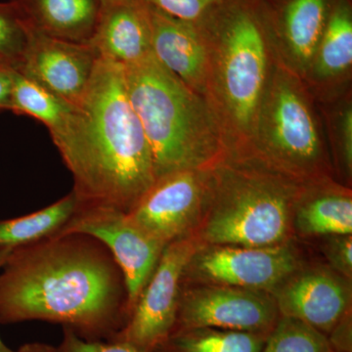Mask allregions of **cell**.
Instances as JSON below:
<instances>
[{
	"label": "cell",
	"mask_w": 352,
	"mask_h": 352,
	"mask_svg": "<svg viewBox=\"0 0 352 352\" xmlns=\"http://www.w3.org/2000/svg\"><path fill=\"white\" fill-rule=\"evenodd\" d=\"M267 336L214 328L189 329L173 333L157 349H164L166 352H261Z\"/></svg>",
	"instance_id": "obj_21"
},
{
	"label": "cell",
	"mask_w": 352,
	"mask_h": 352,
	"mask_svg": "<svg viewBox=\"0 0 352 352\" xmlns=\"http://www.w3.org/2000/svg\"><path fill=\"white\" fill-rule=\"evenodd\" d=\"M325 254L336 272L351 280L352 276V236H331L325 245Z\"/></svg>",
	"instance_id": "obj_27"
},
{
	"label": "cell",
	"mask_w": 352,
	"mask_h": 352,
	"mask_svg": "<svg viewBox=\"0 0 352 352\" xmlns=\"http://www.w3.org/2000/svg\"><path fill=\"white\" fill-rule=\"evenodd\" d=\"M294 226L307 236L351 235V197L326 193L305 201L295 208Z\"/></svg>",
	"instance_id": "obj_19"
},
{
	"label": "cell",
	"mask_w": 352,
	"mask_h": 352,
	"mask_svg": "<svg viewBox=\"0 0 352 352\" xmlns=\"http://www.w3.org/2000/svg\"><path fill=\"white\" fill-rule=\"evenodd\" d=\"M148 6L153 55L194 91L204 89L208 76V53L195 25Z\"/></svg>",
	"instance_id": "obj_15"
},
{
	"label": "cell",
	"mask_w": 352,
	"mask_h": 352,
	"mask_svg": "<svg viewBox=\"0 0 352 352\" xmlns=\"http://www.w3.org/2000/svg\"><path fill=\"white\" fill-rule=\"evenodd\" d=\"M14 72L13 69L0 66V111H10Z\"/></svg>",
	"instance_id": "obj_30"
},
{
	"label": "cell",
	"mask_w": 352,
	"mask_h": 352,
	"mask_svg": "<svg viewBox=\"0 0 352 352\" xmlns=\"http://www.w3.org/2000/svg\"><path fill=\"white\" fill-rule=\"evenodd\" d=\"M0 352H15L13 349H9L8 346L4 344L3 340L0 338Z\"/></svg>",
	"instance_id": "obj_34"
},
{
	"label": "cell",
	"mask_w": 352,
	"mask_h": 352,
	"mask_svg": "<svg viewBox=\"0 0 352 352\" xmlns=\"http://www.w3.org/2000/svg\"><path fill=\"white\" fill-rule=\"evenodd\" d=\"M198 249L192 236L164 247L126 325L111 340L126 342L142 352H154L163 346L175 331L180 285Z\"/></svg>",
	"instance_id": "obj_7"
},
{
	"label": "cell",
	"mask_w": 352,
	"mask_h": 352,
	"mask_svg": "<svg viewBox=\"0 0 352 352\" xmlns=\"http://www.w3.org/2000/svg\"><path fill=\"white\" fill-rule=\"evenodd\" d=\"M89 44L101 58L127 66L152 52L149 6L145 1L102 7Z\"/></svg>",
	"instance_id": "obj_16"
},
{
	"label": "cell",
	"mask_w": 352,
	"mask_h": 352,
	"mask_svg": "<svg viewBox=\"0 0 352 352\" xmlns=\"http://www.w3.org/2000/svg\"><path fill=\"white\" fill-rule=\"evenodd\" d=\"M261 352H332L324 333L296 319L282 317L266 338Z\"/></svg>",
	"instance_id": "obj_23"
},
{
	"label": "cell",
	"mask_w": 352,
	"mask_h": 352,
	"mask_svg": "<svg viewBox=\"0 0 352 352\" xmlns=\"http://www.w3.org/2000/svg\"><path fill=\"white\" fill-rule=\"evenodd\" d=\"M11 252L10 250H1L0 251V268H2V266L6 263L7 259L10 256Z\"/></svg>",
	"instance_id": "obj_33"
},
{
	"label": "cell",
	"mask_w": 352,
	"mask_h": 352,
	"mask_svg": "<svg viewBox=\"0 0 352 352\" xmlns=\"http://www.w3.org/2000/svg\"><path fill=\"white\" fill-rule=\"evenodd\" d=\"M57 352H142L131 344L117 340H88L76 335L72 329L64 328L63 340Z\"/></svg>",
	"instance_id": "obj_25"
},
{
	"label": "cell",
	"mask_w": 352,
	"mask_h": 352,
	"mask_svg": "<svg viewBox=\"0 0 352 352\" xmlns=\"http://www.w3.org/2000/svg\"><path fill=\"white\" fill-rule=\"evenodd\" d=\"M82 151L68 170L78 205L129 214L156 182L151 148L127 95L122 65L99 58L82 100Z\"/></svg>",
	"instance_id": "obj_2"
},
{
	"label": "cell",
	"mask_w": 352,
	"mask_h": 352,
	"mask_svg": "<svg viewBox=\"0 0 352 352\" xmlns=\"http://www.w3.org/2000/svg\"><path fill=\"white\" fill-rule=\"evenodd\" d=\"M221 36L219 80L227 110L241 129L258 115L266 78V50L254 16L235 10L226 18Z\"/></svg>",
	"instance_id": "obj_5"
},
{
	"label": "cell",
	"mask_w": 352,
	"mask_h": 352,
	"mask_svg": "<svg viewBox=\"0 0 352 352\" xmlns=\"http://www.w3.org/2000/svg\"><path fill=\"white\" fill-rule=\"evenodd\" d=\"M69 233L95 238L111 252L124 275L129 318L166 245L139 228L126 212L108 206L78 205L56 234Z\"/></svg>",
	"instance_id": "obj_6"
},
{
	"label": "cell",
	"mask_w": 352,
	"mask_h": 352,
	"mask_svg": "<svg viewBox=\"0 0 352 352\" xmlns=\"http://www.w3.org/2000/svg\"><path fill=\"white\" fill-rule=\"evenodd\" d=\"M163 12L173 16L176 19L194 23L207 12L210 7L217 0H144Z\"/></svg>",
	"instance_id": "obj_26"
},
{
	"label": "cell",
	"mask_w": 352,
	"mask_h": 352,
	"mask_svg": "<svg viewBox=\"0 0 352 352\" xmlns=\"http://www.w3.org/2000/svg\"><path fill=\"white\" fill-rule=\"evenodd\" d=\"M127 319L124 275L90 236H50L13 250L2 266L0 323L51 322L82 339L111 340Z\"/></svg>",
	"instance_id": "obj_1"
},
{
	"label": "cell",
	"mask_w": 352,
	"mask_h": 352,
	"mask_svg": "<svg viewBox=\"0 0 352 352\" xmlns=\"http://www.w3.org/2000/svg\"><path fill=\"white\" fill-rule=\"evenodd\" d=\"M144 0H100L102 7L119 6V4L136 3Z\"/></svg>",
	"instance_id": "obj_32"
},
{
	"label": "cell",
	"mask_w": 352,
	"mask_h": 352,
	"mask_svg": "<svg viewBox=\"0 0 352 352\" xmlns=\"http://www.w3.org/2000/svg\"><path fill=\"white\" fill-rule=\"evenodd\" d=\"M261 139L264 151L284 170L309 173L321 157V144L307 102L289 80L271 88L261 110Z\"/></svg>",
	"instance_id": "obj_9"
},
{
	"label": "cell",
	"mask_w": 352,
	"mask_h": 352,
	"mask_svg": "<svg viewBox=\"0 0 352 352\" xmlns=\"http://www.w3.org/2000/svg\"><path fill=\"white\" fill-rule=\"evenodd\" d=\"M332 352L352 351L351 310L342 316L327 336Z\"/></svg>",
	"instance_id": "obj_28"
},
{
	"label": "cell",
	"mask_w": 352,
	"mask_h": 352,
	"mask_svg": "<svg viewBox=\"0 0 352 352\" xmlns=\"http://www.w3.org/2000/svg\"><path fill=\"white\" fill-rule=\"evenodd\" d=\"M298 252L291 245L266 247L212 245L197 250L185 274L212 285L272 293L300 270Z\"/></svg>",
	"instance_id": "obj_10"
},
{
	"label": "cell",
	"mask_w": 352,
	"mask_h": 352,
	"mask_svg": "<svg viewBox=\"0 0 352 352\" xmlns=\"http://www.w3.org/2000/svg\"><path fill=\"white\" fill-rule=\"evenodd\" d=\"M129 101L151 148L156 180L200 170L214 157V120L197 92L149 55L124 66Z\"/></svg>",
	"instance_id": "obj_3"
},
{
	"label": "cell",
	"mask_w": 352,
	"mask_h": 352,
	"mask_svg": "<svg viewBox=\"0 0 352 352\" xmlns=\"http://www.w3.org/2000/svg\"><path fill=\"white\" fill-rule=\"evenodd\" d=\"M99 58L91 44L60 41L30 28L27 48L16 72L50 94L78 105Z\"/></svg>",
	"instance_id": "obj_12"
},
{
	"label": "cell",
	"mask_w": 352,
	"mask_h": 352,
	"mask_svg": "<svg viewBox=\"0 0 352 352\" xmlns=\"http://www.w3.org/2000/svg\"><path fill=\"white\" fill-rule=\"evenodd\" d=\"M78 207L73 191L56 203L24 217L0 220V251L38 242L59 232Z\"/></svg>",
	"instance_id": "obj_18"
},
{
	"label": "cell",
	"mask_w": 352,
	"mask_h": 352,
	"mask_svg": "<svg viewBox=\"0 0 352 352\" xmlns=\"http://www.w3.org/2000/svg\"><path fill=\"white\" fill-rule=\"evenodd\" d=\"M342 155L347 170L351 171L352 166V111L347 109L342 120Z\"/></svg>",
	"instance_id": "obj_29"
},
{
	"label": "cell",
	"mask_w": 352,
	"mask_h": 352,
	"mask_svg": "<svg viewBox=\"0 0 352 352\" xmlns=\"http://www.w3.org/2000/svg\"><path fill=\"white\" fill-rule=\"evenodd\" d=\"M280 316L328 333L351 308V280L333 270H298L272 292Z\"/></svg>",
	"instance_id": "obj_13"
},
{
	"label": "cell",
	"mask_w": 352,
	"mask_h": 352,
	"mask_svg": "<svg viewBox=\"0 0 352 352\" xmlns=\"http://www.w3.org/2000/svg\"><path fill=\"white\" fill-rule=\"evenodd\" d=\"M317 73L328 78L344 73L352 63L351 9L340 3L330 14L316 51Z\"/></svg>",
	"instance_id": "obj_22"
},
{
	"label": "cell",
	"mask_w": 352,
	"mask_h": 352,
	"mask_svg": "<svg viewBox=\"0 0 352 352\" xmlns=\"http://www.w3.org/2000/svg\"><path fill=\"white\" fill-rule=\"evenodd\" d=\"M327 19V0L289 2L285 11V34L298 61L307 63L314 59Z\"/></svg>",
	"instance_id": "obj_20"
},
{
	"label": "cell",
	"mask_w": 352,
	"mask_h": 352,
	"mask_svg": "<svg viewBox=\"0 0 352 352\" xmlns=\"http://www.w3.org/2000/svg\"><path fill=\"white\" fill-rule=\"evenodd\" d=\"M10 111L43 122L64 162L73 156L83 142L87 122L80 106L50 94L17 72H14Z\"/></svg>",
	"instance_id": "obj_14"
},
{
	"label": "cell",
	"mask_w": 352,
	"mask_h": 352,
	"mask_svg": "<svg viewBox=\"0 0 352 352\" xmlns=\"http://www.w3.org/2000/svg\"><path fill=\"white\" fill-rule=\"evenodd\" d=\"M279 318L276 302L267 292L210 284L180 292L173 333L214 328L267 336Z\"/></svg>",
	"instance_id": "obj_8"
},
{
	"label": "cell",
	"mask_w": 352,
	"mask_h": 352,
	"mask_svg": "<svg viewBox=\"0 0 352 352\" xmlns=\"http://www.w3.org/2000/svg\"><path fill=\"white\" fill-rule=\"evenodd\" d=\"M30 28L12 1L0 2V66L17 71L28 41Z\"/></svg>",
	"instance_id": "obj_24"
},
{
	"label": "cell",
	"mask_w": 352,
	"mask_h": 352,
	"mask_svg": "<svg viewBox=\"0 0 352 352\" xmlns=\"http://www.w3.org/2000/svg\"><path fill=\"white\" fill-rule=\"evenodd\" d=\"M28 25L50 38L89 43L101 14L100 0H10Z\"/></svg>",
	"instance_id": "obj_17"
},
{
	"label": "cell",
	"mask_w": 352,
	"mask_h": 352,
	"mask_svg": "<svg viewBox=\"0 0 352 352\" xmlns=\"http://www.w3.org/2000/svg\"><path fill=\"white\" fill-rule=\"evenodd\" d=\"M15 352H57V347L41 344V342H32V344H24Z\"/></svg>",
	"instance_id": "obj_31"
},
{
	"label": "cell",
	"mask_w": 352,
	"mask_h": 352,
	"mask_svg": "<svg viewBox=\"0 0 352 352\" xmlns=\"http://www.w3.org/2000/svg\"><path fill=\"white\" fill-rule=\"evenodd\" d=\"M201 217L200 238L212 245L283 244L294 227L293 194L267 176L226 171Z\"/></svg>",
	"instance_id": "obj_4"
},
{
	"label": "cell",
	"mask_w": 352,
	"mask_h": 352,
	"mask_svg": "<svg viewBox=\"0 0 352 352\" xmlns=\"http://www.w3.org/2000/svg\"><path fill=\"white\" fill-rule=\"evenodd\" d=\"M200 170H182L159 178L129 212L139 228L166 245L188 237L205 210Z\"/></svg>",
	"instance_id": "obj_11"
}]
</instances>
